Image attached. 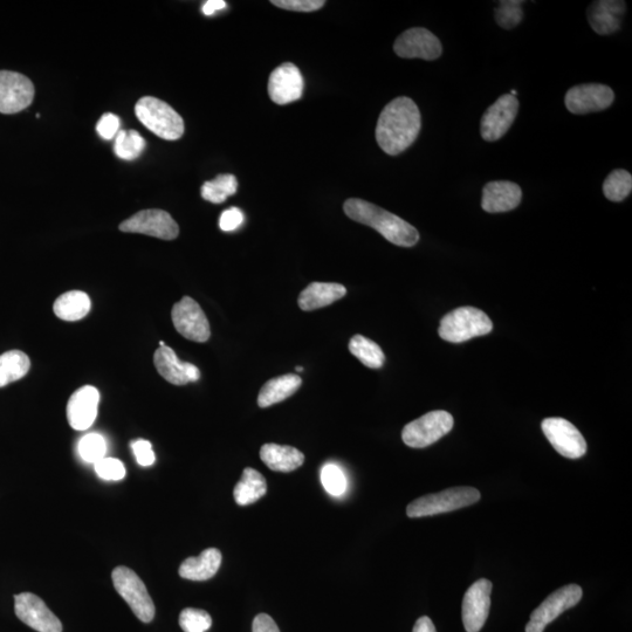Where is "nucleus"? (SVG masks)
I'll use <instances>...</instances> for the list:
<instances>
[{"label": "nucleus", "instance_id": "nucleus-1", "mask_svg": "<svg viewBox=\"0 0 632 632\" xmlns=\"http://www.w3.org/2000/svg\"><path fill=\"white\" fill-rule=\"evenodd\" d=\"M421 128V112L416 103L401 96L384 107L377 121L376 140L384 153L400 155L417 140Z\"/></svg>", "mask_w": 632, "mask_h": 632}, {"label": "nucleus", "instance_id": "nucleus-2", "mask_svg": "<svg viewBox=\"0 0 632 632\" xmlns=\"http://www.w3.org/2000/svg\"><path fill=\"white\" fill-rule=\"evenodd\" d=\"M343 210L354 222L370 226L394 245L412 247L418 243L419 233L414 226L380 206L350 198L343 205Z\"/></svg>", "mask_w": 632, "mask_h": 632}, {"label": "nucleus", "instance_id": "nucleus-3", "mask_svg": "<svg viewBox=\"0 0 632 632\" xmlns=\"http://www.w3.org/2000/svg\"><path fill=\"white\" fill-rule=\"evenodd\" d=\"M135 114L144 127L163 140H180L184 121L175 109L154 96H144L136 103Z\"/></svg>", "mask_w": 632, "mask_h": 632}, {"label": "nucleus", "instance_id": "nucleus-4", "mask_svg": "<svg viewBox=\"0 0 632 632\" xmlns=\"http://www.w3.org/2000/svg\"><path fill=\"white\" fill-rule=\"evenodd\" d=\"M493 324L489 316L478 308L466 306L446 314L438 333L445 341L462 343L477 336L490 334Z\"/></svg>", "mask_w": 632, "mask_h": 632}, {"label": "nucleus", "instance_id": "nucleus-5", "mask_svg": "<svg viewBox=\"0 0 632 632\" xmlns=\"http://www.w3.org/2000/svg\"><path fill=\"white\" fill-rule=\"evenodd\" d=\"M479 500L480 492L473 487H453L412 501L407 508V514L409 518L432 517L460 510L476 504Z\"/></svg>", "mask_w": 632, "mask_h": 632}, {"label": "nucleus", "instance_id": "nucleus-6", "mask_svg": "<svg viewBox=\"0 0 632 632\" xmlns=\"http://www.w3.org/2000/svg\"><path fill=\"white\" fill-rule=\"evenodd\" d=\"M112 580L116 592L128 603L130 609L143 623H150L155 617V604L146 585L134 570L118 567L113 570Z\"/></svg>", "mask_w": 632, "mask_h": 632}, {"label": "nucleus", "instance_id": "nucleus-7", "mask_svg": "<svg viewBox=\"0 0 632 632\" xmlns=\"http://www.w3.org/2000/svg\"><path fill=\"white\" fill-rule=\"evenodd\" d=\"M453 417L448 411L436 410L405 425L402 439L414 449H424L448 435L453 428Z\"/></svg>", "mask_w": 632, "mask_h": 632}, {"label": "nucleus", "instance_id": "nucleus-8", "mask_svg": "<svg viewBox=\"0 0 632 632\" xmlns=\"http://www.w3.org/2000/svg\"><path fill=\"white\" fill-rule=\"evenodd\" d=\"M582 588L577 585L562 587L535 609L530 622L526 625V632H544L547 625L556 620L566 610L572 609L582 599Z\"/></svg>", "mask_w": 632, "mask_h": 632}, {"label": "nucleus", "instance_id": "nucleus-9", "mask_svg": "<svg viewBox=\"0 0 632 632\" xmlns=\"http://www.w3.org/2000/svg\"><path fill=\"white\" fill-rule=\"evenodd\" d=\"M549 443L560 453L569 459H579L586 455L587 443L581 432L574 424L565 418H546L541 424Z\"/></svg>", "mask_w": 632, "mask_h": 632}, {"label": "nucleus", "instance_id": "nucleus-10", "mask_svg": "<svg viewBox=\"0 0 632 632\" xmlns=\"http://www.w3.org/2000/svg\"><path fill=\"white\" fill-rule=\"evenodd\" d=\"M176 331L183 338L203 343L210 339L211 329L208 318L194 299L184 297L171 312Z\"/></svg>", "mask_w": 632, "mask_h": 632}, {"label": "nucleus", "instance_id": "nucleus-11", "mask_svg": "<svg viewBox=\"0 0 632 632\" xmlns=\"http://www.w3.org/2000/svg\"><path fill=\"white\" fill-rule=\"evenodd\" d=\"M126 233H141L163 240H174L180 235V228L167 211L151 209L137 212L120 225Z\"/></svg>", "mask_w": 632, "mask_h": 632}, {"label": "nucleus", "instance_id": "nucleus-12", "mask_svg": "<svg viewBox=\"0 0 632 632\" xmlns=\"http://www.w3.org/2000/svg\"><path fill=\"white\" fill-rule=\"evenodd\" d=\"M34 93L33 82L24 74L0 71V113L23 112L32 105Z\"/></svg>", "mask_w": 632, "mask_h": 632}, {"label": "nucleus", "instance_id": "nucleus-13", "mask_svg": "<svg viewBox=\"0 0 632 632\" xmlns=\"http://www.w3.org/2000/svg\"><path fill=\"white\" fill-rule=\"evenodd\" d=\"M615 100L613 89L602 84H583L569 89L566 107L570 113L585 115L606 111Z\"/></svg>", "mask_w": 632, "mask_h": 632}, {"label": "nucleus", "instance_id": "nucleus-14", "mask_svg": "<svg viewBox=\"0 0 632 632\" xmlns=\"http://www.w3.org/2000/svg\"><path fill=\"white\" fill-rule=\"evenodd\" d=\"M394 51L398 57L404 59L431 61L442 56L443 47L434 33L423 27H414L396 39Z\"/></svg>", "mask_w": 632, "mask_h": 632}, {"label": "nucleus", "instance_id": "nucleus-15", "mask_svg": "<svg viewBox=\"0 0 632 632\" xmlns=\"http://www.w3.org/2000/svg\"><path fill=\"white\" fill-rule=\"evenodd\" d=\"M519 111V101L515 96L505 94L487 108L480 122V133L487 142L498 141L513 125Z\"/></svg>", "mask_w": 632, "mask_h": 632}, {"label": "nucleus", "instance_id": "nucleus-16", "mask_svg": "<svg viewBox=\"0 0 632 632\" xmlns=\"http://www.w3.org/2000/svg\"><path fill=\"white\" fill-rule=\"evenodd\" d=\"M16 615L20 621L38 632H63V624L37 595L23 593L15 596Z\"/></svg>", "mask_w": 632, "mask_h": 632}, {"label": "nucleus", "instance_id": "nucleus-17", "mask_svg": "<svg viewBox=\"0 0 632 632\" xmlns=\"http://www.w3.org/2000/svg\"><path fill=\"white\" fill-rule=\"evenodd\" d=\"M492 582L480 579L467 589L463 600V623L466 632L483 629L490 614Z\"/></svg>", "mask_w": 632, "mask_h": 632}, {"label": "nucleus", "instance_id": "nucleus-18", "mask_svg": "<svg viewBox=\"0 0 632 632\" xmlns=\"http://www.w3.org/2000/svg\"><path fill=\"white\" fill-rule=\"evenodd\" d=\"M305 82L297 66L286 63L272 72L269 79V95L277 105L284 106L298 101L304 93Z\"/></svg>", "mask_w": 632, "mask_h": 632}, {"label": "nucleus", "instance_id": "nucleus-19", "mask_svg": "<svg viewBox=\"0 0 632 632\" xmlns=\"http://www.w3.org/2000/svg\"><path fill=\"white\" fill-rule=\"evenodd\" d=\"M100 404L99 390L86 386L78 389L67 404V419L71 428L84 431L92 427Z\"/></svg>", "mask_w": 632, "mask_h": 632}, {"label": "nucleus", "instance_id": "nucleus-20", "mask_svg": "<svg viewBox=\"0 0 632 632\" xmlns=\"http://www.w3.org/2000/svg\"><path fill=\"white\" fill-rule=\"evenodd\" d=\"M154 364L163 379L175 386H185L201 379V372L195 364L178 360L174 350L168 346L156 350Z\"/></svg>", "mask_w": 632, "mask_h": 632}, {"label": "nucleus", "instance_id": "nucleus-21", "mask_svg": "<svg viewBox=\"0 0 632 632\" xmlns=\"http://www.w3.org/2000/svg\"><path fill=\"white\" fill-rule=\"evenodd\" d=\"M627 4L622 0H597L589 5L587 16L590 26L600 36H609L621 29Z\"/></svg>", "mask_w": 632, "mask_h": 632}, {"label": "nucleus", "instance_id": "nucleus-22", "mask_svg": "<svg viewBox=\"0 0 632 632\" xmlns=\"http://www.w3.org/2000/svg\"><path fill=\"white\" fill-rule=\"evenodd\" d=\"M522 191L518 184L508 181L487 183L483 189L482 208L489 214L512 211L521 203Z\"/></svg>", "mask_w": 632, "mask_h": 632}, {"label": "nucleus", "instance_id": "nucleus-23", "mask_svg": "<svg viewBox=\"0 0 632 632\" xmlns=\"http://www.w3.org/2000/svg\"><path fill=\"white\" fill-rule=\"evenodd\" d=\"M347 288L334 283H313L308 285L300 293L298 300L302 311L311 312L334 304L335 301L345 298Z\"/></svg>", "mask_w": 632, "mask_h": 632}, {"label": "nucleus", "instance_id": "nucleus-24", "mask_svg": "<svg viewBox=\"0 0 632 632\" xmlns=\"http://www.w3.org/2000/svg\"><path fill=\"white\" fill-rule=\"evenodd\" d=\"M222 565V553L216 548L205 549L197 558L184 560L180 576L185 580L206 581L214 577Z\"/></svg>", "mask_w": 632, "mask_h": 632}, {"label": "nucleus", "instance_id": "nucleus-25", "mask_svg": "<svg viewBox=\"0 0 632 632\" xmlns=\"http://www.w3.org/2000/svg\"><path fill=\"white\" fill-rule=\"evenodd\" d=\"M260 458L271 470L277 472L298 470L305 462L304 453L293 446L278 444H265L260 449Z\"/></svg>", "mask_w": 632, "mask_h": 632}, {"label": "nucleus", "instance_id": "nucleus-26", "mask_svg": "<svg viewBox=\"0 0 632 632\" xmlns=\"http://www.w3.org/2000/svg\"><path fill=\"white\" fill-rule=\"evenodd\" d=\"M301 377L295 374H287L276 377L264 384L258 396L260 408H269L271 405L283 402L291 397L301 387Z\"/></svg>", "mask_w": 632, "mask_h": 632}, {"label": "nucleus", "instance_id": "nucleus-27", "mask_svg": "<svg viewBox=\"0 0 632 632\" xmlns=\"http://www.w3.org/2000/svg\"><path fill=\"white\" fill-rule=\"evenodd\" d=\"M267 492V483L263 474L257 470L246 467L242 474V479L236 485L233 491L236 503L240 506H247L257 503V501L265 496Z\"/></svg>", "mask_w": 632, "mask_h": 632}, {"label": "nucleus", "instance_id": "nucleus-28", "mask_svg": "<svg viewBox=\"0 0 632 632\" xmlns=\"http://www.w3.org/2000/svg\"><path fill=\"white\" fill-rule=\"evenodd\" d=\"M92 301L85 292H67L54 302V313L64 321H78L84 319L91 312Z\"/></svg>", "mask_w": 632, "mask_h": 632}, {"label": "nucleus", "instance_id": "nucleus-29", "mask_svg": "<svg viewBox=\"0 0 632 632\" xmlns=\"http://www.w3.org/2000/svg\"><path fill=\"white\" fill-rule=\"evenodd\" d=\"M30 368L29 356L20 350H10L0 355V388L23 379Z\"/></svg>", "mask_w": 632, "mask_h": 632}, {"label": "nucleus", "instance_id": "nucleus-30", "mask_svg": "<svg viewBox=\"0 0 632 632\" xmlns=\"http://www.w3.org/2000/svg\"><path fill=\"white\" fill-rule=\"evenodd\" d=\"M349 352L368 368L380 369L386 362V356L381 347L363 335H355L350 340Z\"/></svg>", "mask_w": 632, "mask_h": 632}, {"label": "nucleus", "instance_id": "nucleus-31", "mask_svg": "<svg viewBox=\"0 0 632 632\" xmlns=\"http://www.w3.org/2000/svg\"><path fill=\"white\" fill-rule=\"evenodd\" d=\"M238 181L233 175H219L215 180L203 184L201 194L205 201L221 204L236 194Z\"/></svg>", "mask_w": 632, "mask_h": 632}, {"label": "nucleus", "instance_id": "nucleus-32", "mask_svg": "<svg viewBox=\"0 0 632 632\" xmlns=\"http://www.w3.org/2000/svg\"><path fill=\"white\" fill-rule=\"evenodd\" d=\"M146 149V141L136 130H120L115 137V155L125 161H134Z\"/></svg>", "mask_w": 632, "mask_h": 632}, {"label": "nucleus", "instance_id": "nucleus-33", "mask_svg": "<svg viewBox=\"0 0 632 632\" xmlns=\"http://www.w3.org/2000/svg\"><path fill=\"white\" fill-rule=\"evenodd\" d=\"M632 190V176L627 170L616 169L603 183V194L611 202H622Z\"/></svg>", "mask_w": 632, "mask_h": 632}, {"label": "nucleus", "instance_id": "nucleus-34", "mask_svg": "<svg viewBox=\"0 0 632 632\" xmlns=\"http://www.w3.org/2000/svg\"><path fill=\"white\" fill-rule=\"evenodd\" d=\"M520 0H501L498 8L494 10V18L500 27L505 30H512L517 27L524 19V11H522Z\"/></svg>", "mask_w": 632, "mask_h": 632}, {"label": "nucleus", "instance_id": "nucleus-35", "mask_svg": "<svg viewBox=\"0 0 632 632\" xmlns=\"http://www.w3.org/2000/svg\"><path fill=\"white\" fill-rule=\"evenodd\" d=\"M321 483L333 497H341L346 493L348 482L345 472L335 464H327L321 470Z\"/></svg>", "mask_w": 632, "mask_h": 632}, {"label": "nucleus", "instance_id": "nucleus-36", "mask_svg": "<svg viewBox=\"0 0 632 632\" xmlns=\"http://www.w3.org/2000/svg\"><path fill=\"white\" fill-rule=\"evenodd\" d=\"M107 443L99 434H89L82 437L79 443V455L86 463H98L106 457Z\"/></svg>", "mask_w": 632, "mask_h": 632}, {"label": "nucleus", "instance_id": "nucleus-37", "mask_svg": "<svg viewBox=\"0 0 632 632\" xmlns=\"http://www.w3.org/2000/svg\"><path fill=\"white\" fill-rule=\"evenodd\" d=\"M180 625L184 632H205L211 628L212 618L204 610L187 608L180 615Z\"/></svg>", "mask_w": 632, "mask_h": 632}, {"label": "nucleus", "instance_id": "nucleus-38", "mask_svg": "<svg viewBox=\"0 0 632 632\" xmlns=\"http://www.w3.org/2000/svg\"><path fill=\"white\" fill-rule=\"evenodd\" d=\"M94 465L95 472L101 479L118 482L126 477V467L119 459L105 457Z\"/></svg>", "mask_w": 632, "mask_h": 632}, {"label": "nucleus", "instance_id": "nucleus-39", "mask_svg": "<svg viewBox=\"0 0 632 632\" xmlns=\"http://www.w3.org/2000/svg\"><path fill=\"white\" fill-rule=\"evenodd\" d=\"M279 9L295 12H314L324 8V0H272Z\"/></svg>", "mask_w": 632, "mask_h": 632}, {"label": "nucleus", "instance_id": "nucleus-40", "mask_svg": "<svg viewBox=\"0 0 632 632\" xmlns=\"http://www.w3.org/2000/svg\"><path fill=\"white\" fill-rule=\"evenodd\" d=\"M120 119L112 113H106L101 116L98 125H96V132L105 140H113L120 132Z\"/></svg>", "mask_w": 632, "mask_h": 632}, {"label": "nucleus", "instance_id": "nucleus-41", "mask_svg": "<svg viewBox=\"0 0 632 632\" xmlns=\"http://www.w3.org/2000/svg\"><path fill=\"white\" fill-rule=\"evenodd\" d=\"M132 449L136 457L137 463L143 467H148L156 462V456L151 443L146 439H139L132 443Z\"/></svg>", "mask_w": 632, "mask_h": 632}, {"label": "nucleus", "instance_id": "nucleus-42", "mask_svg": "<svg viewBox=\"0 0 632 632\" xmlns=\"http://www.w3.org/2000/svg\"><path fill=\"white\" fill-rule=\"evenodd\" d=\"M244 223L243 211L238 208L225 210L219 218V228L225 232L235 231Z\"/></svg>", "mask_w": 632, "mask_h": 632}, {"label": "nucleus", "instance_id": "nucleus-43", "mask_svg": "<svg viewBox=\"0 0 632 632\" xmlns=\"http://www.w3.org/2000/svg\"><path fill=\"white\" fill-rule=\"evenodd\" d=\"M252 632H280V630L271 616L260 614L254 618Z\"/></svg>", "mask_w": 632, "mask_h": 632}, {"label": "nucleus", "instance_id": "nucleus-44", "mask_svg": "<svg viewBox=\"0 0 632 632\" xmlns=\"http://www.w3.org/2000/svg\"><path fill=\"white\" fill-rule=\"evenodd\" d=\"M226 8V3L224 0H208L203 5L202 11L205 16L215 15L217 11H222Z\"/></svg>", "mask_w": 632, "mask_h": 632}, {"label": "nucleus", "instance_id": "nucleus-45", "mask_svg": "<svg viewBox=\"0 0 632 632\" xmlns=\"http://www.w3.org/2000/svg\"><path fill=\"white\" fill-rule=\"evenodd\" d=\"M412 632H437L434 622L428 616L418 618Z\"/></svg>", "mask_w": 632, "mask_h": 632}, {"label": "nucleus", "instance_id": "nucleus-46", "mask_svg": "<svg viewBox=\"0 0 632 632\" xmlns=\"http://www.w3.org/2000/svg\"><path fill=\"white\" fill-rule=\"evenodd\" d=\"M295 370H297V372H304V368H302V367H297V368H295Z\"/></svg>", "mask_w": 632, "mask_h": 632}]
</instances>
